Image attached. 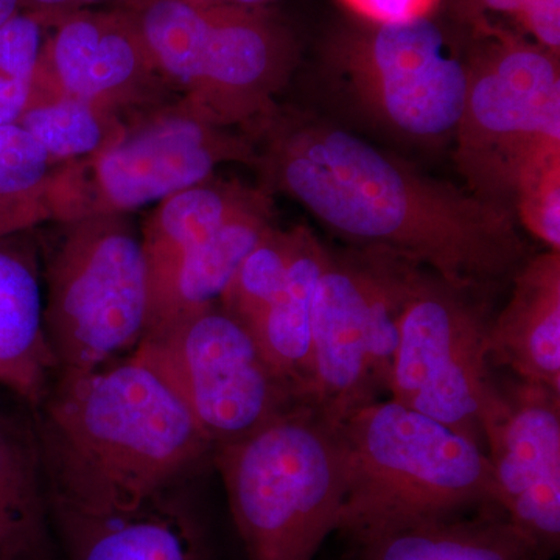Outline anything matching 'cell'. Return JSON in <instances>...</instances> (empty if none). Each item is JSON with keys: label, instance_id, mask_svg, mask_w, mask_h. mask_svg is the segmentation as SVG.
Returning a JSON list of instances; mask_svg holds the SVG:
<instances>
[{"label": "cell", "instance_id": "obj_24", "mask_svg": "<svg viewBox=\"0 0 560 560\" xmlns=\"http://www.w3.org/2000/svg\"><path fill=\"white\" fill-rule=\"evenodd\" d=\"M127 117L95 103L54 95L28 105L16 125L58 162L88 160L120 138Z\"/></svg>", "mask_w": 560, "mask_h": 560}, {"label": "cell", "instance_id": "obj_19", "mask_svg": "<svg viewBox=\"0 0 560 560\" xmlns=\"http://www.w3.org/2000/svg\"><path fill=\"white\" fill-rule=\"evenodd\" d=\"M0 560H60L35 423L2 404Z\"/></svg>", "mask_w": 560, "mask_h": 560}, {"label": "cell", "instance_id": "obj_23", "mask_svg": "<svg viewBox=\"0 0 560 560\" xmlns=\"http://www.w3.org/2000/svg\"><path fill=\"white\" fill-rule=\"evenodd\" d=\"M65 164L51 160L20 125H0V238L60 221Z\"/></svg>", "mask_w": 560, "mask_h": 560}, {"label": "cell", "instance_id": "obj_14", "mask_svg": "<svg viewBox=\"0 0 560 560\" xmlns=\"http://www.w3.org/2000/svg\"><path fill=\"white\" fill-rule=\"evenodd\" d=\"M36 97L69 95L130 119L168 102L173 91L151 58L127 10H80L51 22L38 72Z\"/></svg>", "mask_w": 560, "mask_h": 560}, {"label": "cell", "instance_id": "obj_17", "mask_svg": "<svg viewBox=\"0 0 560 560\" xmlns=\"http://www.w3.org/2000/svg\"><path fill=\"white\" fill-rule=\"evenodd\" d=\"M349 544L346 560H544L497 504L408 523Z\"/></svg>", "mask_w": 560, "mask_h": 560}, {"label": "cell", "instance_id": "obj_30", "mask_svg": "<svg viewBox=\"0 0 560 560\" xmlns=\"http://www.w3.org/2000/svg\"><path fill=\"white\" fill-rule=\"evenodd\" d=\"M32 101V84L0 73V125L18 124Z\"/></svg>", "mask_w": 560, "mask_h": 560}, {"label": "cell", "instance_id": "obj_21", "mask_svg": "<svg viewBox=\"0 0 560 560\" xmlns=\"http://www.w3.org/2000/svg\"><path fill=\"white\" fill-rule=\"evenodd\" d=\"M326 257L318 238L298 228L285 283L248 327L268 363L311 405L313 301Z\"/></svg>", "mask_w": 560, "mask_h": 560}, {"label": "cell", "instance_id": "obj_11", "mask_svg": "<svg viewBox=\"0 0 560 560\" xmlns=\"http://www.w3.org/2000/svg\"><path fill=\"white\" fill-rule=\"evenodd\" d=\"M470 291L416 268L400 312L388 393L486 448L481 415L493 383L490 324Z\"/></svg>", "mask_w": 560, "mask_h": 560}, {"label": "cell", "instance_id": "obj_7", "mask_svg": "<svg viewBox=\"0 0 560 560\" xmlns=\"http://www.w3.org/2000/svg\"><path fill=\"white\" fill-rule=\"evenodd\" d=\"M467 62L456 162L471 194L508 209L526 179L560 161L558 55L501 35Z\"/></svg>", "mask_w": 560, "mask_h": 560}, {"label": "cell", "instance_id": "obj_12", "mask_svg": "<svg viewBox=\"0 0 560 560\" xmlns=\"http://www.w3.org/2000/svg\"><path fill=\"white\" fill-rule=\"evenodd\" d=\"M335 79L357 108L396 135L455 138L469 62L429 18L372 24L335 49Z\"/></svg>", "mask_w": 560, "mask_h": 560}, {"label": "cell", "instance_id": "obj_27", "mask_svg": "<svg viewBox=\"0 0 560 560\" xmlns=\"http://www.w3.org/2000/svg\"><path fill=\"white\" fill-rule=\"evenodd\" d=\"M526 230L551 250H560V161L526 179L514 201Z\"/></svg>", "mask_w": 560, "mask_h": 560}, {"label": "cell", "instance_id": "obj_18", "mask_svg": "<svg viewBox=\"0 0 560 560\" xmlns=\"http://www.w3.org/2000/svg\"><path fill=\"white\" fill-rule=\"evenodd\" d=\"M511 301L490 324V363L560 394V256L541 254L515 272Z\"/></svg>", "mask_w": 560, "mask_h": 560}, {"label": "cell", "instance_id": "obj_35", "mask_svg": "<svg viewBox=\"0 0 560 560\" xmlns=\"http://www.w3.org/2000/svg\"><path fill=\"white\" fill-rule=\"evenodd\" d=\"M179 2L190 3V5L209 7L215 5L217 0H179Z\"/></svg>", "mask_w": 560, "mask_h": 560}, {"label": "cell", "instance_id": "obj_13", "mask_svg": "<svg viewBox=\"0 0 560 560\" xmlns=\"http://www.w3.org/2000/svg\"><path fill=\"white\" fill-rule=\"evenodd\" d=\"M497 503L544 560L560 545V394L493 378L481 415Z\"/></svg>", "mask_w": 560, "mask_h": 560}, {"label": "cell", "instance_id": "obj_26", "mask_svg": "<svg viewBox=\"0 0 560 560\" xmlns=\"http://www.w3.org/2000/svg\"><path fill=\"white\" fill-rule=\"evenodd\" d=\"M50 25L49 18L27 10L18 11L0 24V73L32 84Z\"/></svg>", "mask_w": 560, "mask_h": 560}, {"label": "cell", "instance_id": "obj_2", "mask_svg": "<svg viewBox=\"0 0 560 560\" xmlns=\"http://www.w3.org/2000/svg\"><path fill=\"white\" fill-rule=\"evenodd\" d=\"M32 415L50 506L81 514L135 510L186 482L213 451L171 383L136 352L58 374Z\"/></svg>", "mask_w": 560, "mask_h": 560}, {"label": "cell", "instance_id": "obj_10", "mask_svg": "<svg viewBox=\"0 0 560 560\" xmlns=\"http://www.w3.org/2000/svg\"><path fill=\"white\" fill-rule=\"evenodd\" d=\"M135 352L171 383L213 448L305 404L248 327L220 304L149 331Z\"/></svg>", "mask_w": 560, "mask_h": 560}, {"label": "cell", "instance_id": "obj_8", "mask_svg": "<svg viewBox=\"0 0 560 560\" xmlns=\"http://www.w3.org/2000/svg\"><path fill=\"white\" fill-rule=\"evenodd\" d=\"M415 270L386 249H327L313 301L311 400L337 425L388 390Z\"/></svg>", "mask_w": 560, "mask_h": 560}, {"label": "cell", "instance_id": "obj_1", "mask_svg": "<svg viewBox=\"0 0 560 560\" xmlns=\"http://www.w3.org/2000/svg\"><path fill=\"white\" fill-rule=\"evenodd\" d=\"M265 191H282L324 226L407 257L459 289L521 270L515 215L390 156L348 130L279 106L248 132Z\"/></svg>", "mask_w": 560, "mask_h": 560}, {"label": "cell", "instance_id": "obj_22", "mask_svg": "<svg viewBox=\"0 0 560 560\" xmlns=\"http://www.w3.org/2000/svg\"><path fill=\"white\" fill-rule=\"evenodd\" d=\"M271 226V200L265 191L179 265L167 293L150 312L145 334L180 316L220 304L242 261Z\"/></svg>", "mask_w": 560, "mask_h": 560}, {"label": "cell", "instance_id": "obj_6", "mask_svg": "<svg viewBox=\"0 0 560 560\" xmlns=\"http://www.w3.org/2000/svg\"><path fill=\"white\" fill-rule=\"evenodd\" d=\"M60 224L44 268V329L58 374L130 355L149 323V275L130 213Z\"/></svg>", "mask_w": 560, "mask_h": 560}, {"label": "cell", "instance_id": "obj_31", "mask_svg": "<svg viewBox=\"0 0 560 560\" xmlns=\"http://www.w3.org/2000/svg\"><path fill=\"white\" fill-rule=\"evenodd\" d=\"M21 2L22 10L43 14V16L54 21L55 18L65 16V14L94 9V7L102 5V3H117L120 0H21Z\"/></svg>", "mask_w": 560, "mask_h": 560}, {"label": "cell", "instance_id": "obj_33", "mask_svg": "<svg viewBox=\"0 0 560 560\" xmlns=\"http://www.w3.org/2000/svg\"><path fill=\"white\" fill-rule=\"evenodd\" d=\"M276 0H217L215 5L242 7V9H267Z\"/></svg>", "mask_w": 560, "mask_h": 560}, {"label": "cell", "instance_id": "obj_34", "mask_svg": "<svg viewBox=\"0 0 560 560\" xmlns=\"http://www.w3.org/2000/svg\"><path fill=\"white\" fill-rule=\"evenodd\" d=\"M20 10H22L21 0H0V24Z\"/></svg>", "mask_w": 560, "mask_h": 560}, {"label": "cell", "instance_id": "obj_25", "mask_svg": "<svg viewBox=\"0 0 560 560\" xmlns=\"http://www.w3.org/2000/svg\"><path fill=\"white\" fill-rule=\"evenodd\" d=\"M296 238L298 228L282 231L272 224L242 261L221 296V307L249 327L285 283Z\"/></svg>", "mask_w": 560, "mask_h": 560}, {"label": "cell", "instance_id": "obj_28", "mask_svg": "<svg viewBox=\"0 0 560 560\" xmlns=\"http://www.w3.org/2000/svg\"><path fill=\"white\" fill-rule=\"evenodd\" d=\"M371 24H393L429 18L440 0H341Z\"/></svg>", "mask_w": 560, "mask_h": 560}, {"label": "cell", "instance_id": "obj_29", "mask_svg": "<svg viewBox=\"0 0 560 560\" xmlns=\"http://www.w3.org/2000/svg\"><path fill=\"white\" fill-rule=\"evenodd\" d=\"M518 22L536 39L537 46L559 54L560 0H534Z\"/></svg>", "mask_w": 560, "mask_h": 560}, {"label": "cell", "instance_id": "obj_9", "mask_svg": "<svg viewBox=\"0 0 560 560\" xmlns=\"http://www.w3.org/2000/svg\"><path fill=\"white\" fill-rule=\"evenodd\" d=\"M248 136L220 127L178 97L131 116L120 138L62 173V221L130 213L212 178L228 162L254 167Z\"/></svg>", "mask_w": 560, "mask_h": 560}, {"label": "cell", "instance_id": "obj_3", "mask_svg": "<svg viewBox=\"0 0 560 560\" xmlns=\"http://www.w3.org/2000/svg\"><path fill=\"white\" fill-rule=\"evenodd\" d=\"M348 492L337 530L348 540L497 504L488 453L399 401L375 400L340 423Z\"/></svg>", "mask_w": 560, "mask_h": 560}, {"label": "cell", "instance_id": "obj_4", "mask_svg": "<svg viewBox=\"0 0 560 560\" xmlns=\"http://www.w3.org/2000/svg\"><path fill=\"white\" fill-rule=\"evenodd\" d=\"M212 455L246 560H315L348 492L340 427L302 404Z\"/></svg>", "mask_w": 560, "mask_h": 560}, {"label": "cell", "instance_id": "obj_32", "mask_svg": "<svg viewBox=\"0 0 560 560\" xmlns=\"http://www.w3.org/2000/svg\"><path fill=\"white\" fill-rule=\"evenodd\" d=\"M534 0H480L485 9L493 11L497 14H504V16L515 18L521 21L523 13L528 10Z\"/></svg>", "mask_w": 560, "mask_h": 560}, {"label": "cell", "instance_id": "obj_16", "mask_svg": "<svg viewBox=\"0 0 560 560\" xmlns=\"http://www.w3.org/2000/svg\"><path fill=\"white\" fill-rule=\"evenodd\" d=\"M38 243L31 232L0 238V386L32 410L57 377L44 329Z\"/></svg>", "mask_w": 560, "mask_h": 560}, {"label": "cell", "instance_id": "obj_15", "mask_svg": "<svg viewBox=\"0 0 560 560\" xmlns=\"http://www.w3.org/2000/svg\"><path fill=\"white\" fill-rule=\"evenodd\" d=\"M50 510L60 560H217L208 523L186 482L135 510Z\"/></svg>", "mask_w": 560, "mask_h": 560}, {"label": "cell", "instance_id": "obj_5", "mask_svg": "<svg viewBox=\"0 0 560 560\" xmlns=\"http://www.w3.org/2000/svg\"><path fill=\"white\" fill-rule=\"evenodd\" d=\"M161 75L220 127L253 130L278 108L296 46L267 9L198 7L179 0H120Z\"/></svg>", "mask_w": 560, "mask_h": 560}, {"label": "cell", "instance_id": "obj_20", "mask_svg": "<svg viewBox=\"0 0 560 560\" xmlns=\"http://www.w3.org/2000/svg\"><path fill=\"white\" fill-rule=\"evenodd\" d=\"M264 194V189L212 176L158 205L140 230L149 275V315L186 257Z\"/></svg>", "mask_w": 560, "mask_h": 560}]
</instances>
